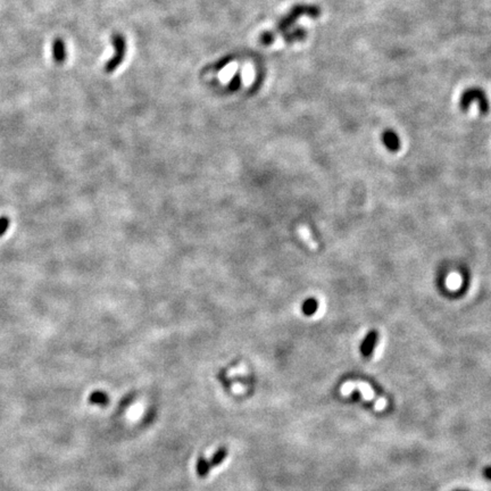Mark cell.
Returning <instances> with one entry per match:
<instances>
[{"instance_id": "obj_1", "label": "cell", "mask_w": 491, "mask_h": 491, "mask_svg": "<svg viewBox=\"0 0 491 491\" xmlns=\"http://www.w3.org/2000/svg\"><path fill=\"white\" fill-rule=\"evenodd\" d=\"M473 103H476L479 105L480 113L482 115H487L490 110V103L487 98L486 92L481 88H468L465 90L461 96L460 107L462 112H467L469 106Z\"/></svg>"}, {"instance_id": "obj_2", "label": "cell", "mask_w": 491, "mask_h": 491, "mask_svg": "<svg viewBox=\"0 0 491 491\" xmlns=\"http://www.w3.org/2000/svg\"><path fill=\"white\" fill-rule=\"evenodd\" d=\"M307 15L310 16L311 19H317L321 15V9L316 6L311 5H297L290 10L288 15L283 17V19L278 24L279 31H284L289 28L291 25L299 19L300 16Z\"/></svg>"}, {"instance_id": "obj_3", "label": "cell", "mask_w": 491, "mask_h": 491, "mask_svg": "<svg viewBox=\"0 0 491 491\" xmlns=\"http://www.w3.org/2000/svg\"><path fill=\"white\" fill-rule=\"evenodd\" d=\"M113 44L114 47H115V56L113 57L112 59L108 60L106 64L105 70L107 73H110L116 67L120 66V64L122 63V60L124 58V53H125V41L123 37L121 34H115L113 35Z\"/></svg>"}, {"instance_id": "obj_4", "label": "cell", "mask_w": 491, "mask_h": 491, "mask_svg": "<svg viewBox=\"0 0 491 491\" xmlns=\"http://www.w3.org/2000/svg\"><path fill=\"white\" fill-rule=\"evenodd\" d=\"M378 341H379V332L376 331V330H372V331L368 332L361 342L360 351L362 356L364 358H370L374 353L375 347L378 345Z\"/></svg>"}, {"instance_id": "obj_5", "label": "cell", "mask_w": 491, "mask_h": 491, "mask_svg": "<svg viewBox=\"0 0 491 491\" xmlns=\"http://www.w3.org/2000/svg\"><path fill=\"white\" fill-rule=\"evenodd\" d=\"M381 140L386 148L391 153H397L401 147L399 135L393 130H386L383 132L381 135Z\"/></svg>"}, {"instance_id": "obj_6", "label": "cell", "mask_w": 491, "mask_h": 491, "mask_svg": "<svg viewBox=\"0 0 491 491\" xmlns=\"http://www.w3.org/2000/svg\"><path fill=\"white\" fill-rule=\"evenodd\" d=\"M52 58L57 64H63L66 60V47L65 42L60 38H56L52 41Z\"/></svg>"}, {"instance_id": "obj_7", "label": "cell", "mask_w": 491, "mask_h": 491, "mask_svg": "<svg viewBox=\"0 0 491 491\" xmlns=\"http://www.w3.org/2000/svg\"><path fill=\"white\" fill-rule=\"evenodd\" d=\"M89 403L94 405H99V406H107V405L109 404V397L103 391L97 390V391L92 392L90 397H89Z\"/></svg>"}, {"instance_id": "obj_8", "label": "cell", "mask_w": 491, "mask_h": 491, "mask_svg": "<svg viewBox=\"0 0 491 491\" xmlns=\"http://www.w3.org/2000/svg\"><path fill=\"white\" fill-rule=\"evenodd\" d=\"M211 468V465L208 461L206 460L205 457L200 456L197 461L196 469H197V474H198L199 478H206L207 475L209 474V471Z\"/></svg>"}, {"instance_id": "obj_9", "label": "cell", "mask_w": 491, "mask_h": 491, "mask_svg": "<svg viewBox=\"0 0 491 491\" xmlns=\"http://www.w3.org/2000/svg\"><path fill=\"white\" fill-rule=\"evenodd\" d=\"M305 38H306V31H305L304 28H302V27H297L293 31L289 32V33H286L284 35L285 41L289 42V44H291V42H295V41L304 40Z\"/></svg>"}, {"instance_id": "obj_10", "label": "cell", "mask_w": 491, "mask_h": 491, "mask_svg": "<svg viewBox=\"0 0 491 491\" xmlns=\"http://www.w3.org/2000/svg\"><path fill=\"white\" fill-rule=\"evenodd\" d=\"M227 456H228V449L225 447H221L215 451V454L213 455V457H211L209 463L211 466H218V465H221L222 462L227 458Z\"/></svg>"}, {"instance_id": "obj_11", "label": "cell", "mask_w": 491, "mask_h": 491, "mask_svg": "<svg viewBox=\"0 0 491 491\" xmlns=\"http://www.w3.org/2000/svg\"><path fill=\"white\" fill-rule=\"evenodd\" d=\"M304 311H305V314H307V315H313L315 314L317 311V308H318V302L316 299H314V298H311V299H308L306 303L304 304Z\"/></svg>"}, {"instance_id": "obj_12", "label": "cell", "mask_w": 491, "mask_h": 491, "mask_svg": "<svg viewBox=\"0 0 491 491\" xmlns=\"http://www.w3.org/2000/svg\"><path fill=\"white\" fill-rule=\"evenodd\" d=\"M9 225H10V220L8 216H6V215L0 216V238L6 233L7 230H8Z\"/></svg>"}, {"instance_id": "obj_13", "label": "cell", "mask_w": 491, "mask_h": 491, "mask_svg": "<svg viewBox=\"0 0 491 491\" xmlns=\"http://www.w3.org/2000/svg\"><path fill=\"white\" fill-rule=\"evenodd\" d=\"M240 81H241V78H240L239 74H235L233 78L231 80V83L229 84V89L230 90H236L240 87Z\"/></svg>"}, {"instance_id": "obj_14", "label": "cell", "mask_w": 491, "mask_h": 491, "mask_svg": "<svg viewBox=\"0 0 491 491\" xmlns=\"http://www.w3.org/2000/svg\"><path fill=\"white\" fill-rule=\"evenodd\" d=\"M260 41L263 42L264 45H270V44H272V42L274 41V35L272 34V33H264V34H261Z\"/></svg>"}, {"instance_id": "obj_15", "label": "cell", "mask_w": 491, "mask_h": 491, "mask_svg": "<svg viewBox=\"0 0 491 491\" xmlns=\"http://www.w3.org/2000/svg\"><path fill=\"white\" fill-rule=\"evenodd\" d=\"M232 59H233V57H225V58L222 59L220 63H217V65L215 66V69H216V70H222L224 66H227L228 64L230 63Z\"/></svg>"}, {"instance_id": "obj_16", "label": "cell", "mask_w": 491, "mask_h": 491, "mask_svg": "<svg viewBox=\"0 0 491 491\" xmlns=\"http://www.w3.org/2000/svg\"><path fill=\"white\" fill-rule=\"evenodd\" d=\"M482 474L483 476L487 480H489V481H491V466H487L485 467V469H483V472H482Z\"/></svg>"}, {"instance_id": "obj_17", "label": "cell", "mask_w": 491, "mask_h": 491, "mask_svg": "<svg viewBox=\"0 0 491 491\" xmlns=\"http://www.w3.org/2000/svg\"><path fill=\"white\" fill-rule=\"evenodd\" d=\"M454 491H468V490H454Z\"/></svg>"}]
</instances>
